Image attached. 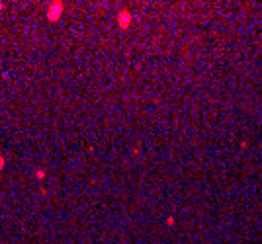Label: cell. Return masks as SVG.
<instances>
[{"mask_svg":"<svg viewBox=\"0 0 262 244\" xmlns=\"http://www.w3.org/2000/svg\"><path fill=\"white\" fill-rule=\"evenodd\" d=\"M59 14H61V4H57V8H55V10L49 8V18H51V20H57Z\"/></svg>","mask_w":262,"mask_h":244,"instance_id":"obj_1","label":"cell"}]
</instances>
